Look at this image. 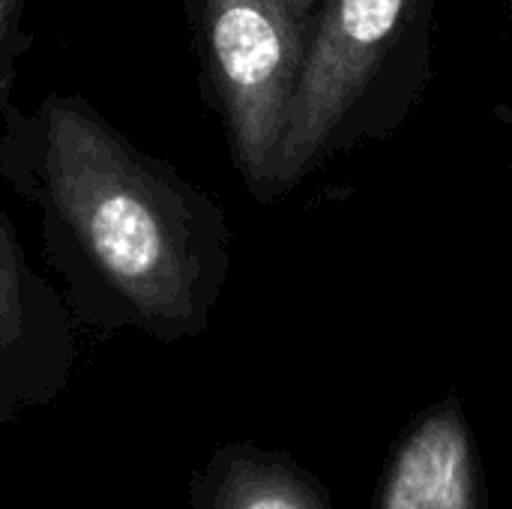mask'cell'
I'll list each match as a JSON object with an SVG mask.
<instances>
[{
	"mask_svg": "<svg viewBox=\"0 0 512 509\" xmlns=\"http://www.w3.org/2000/svg\"><path fill=\"white\" fill-rule=\"evenodd\" d=\"M24 0H0V90L9 81L12 72V54H15V33L21 18Z\"/></svg>",
	"mask_w": 512,
	"mask_h": 509,
	"instance_id": "cell-7",
	"label": "cell"
},
{
	"mask_svg": "<svg viewBox=\"0 0 512 509\" xmlns=\"http://www.w3.org/2000/svg\"><path fill=\"white\" fill-rule=\"evenodd\" d=\"M411 6L414 0H327L321 24L309 36L291 99L276 189L300 180L324 156Z\"/></svg>",
	"mask_w": 512,
	"mask_h": 509,
	"instance_id": "cell-3",
	"label": "cell"
},
{
	"mask_svg": "<svg viewBox=\"0 0 512 509\" xmlns=\"http://www.w3.org/2000/svg\"><path fill=\"white\" fill-rule=\"evenodd\" d=\"M207 72L234 159L258 195L276 192V162L306 57L291 0H201Z\"/></svg>",
	"mask_w": 512,
	"mask_h": 509,
	"instance_id": "cell-2",
	"label": "cell"
},
{
	"mask_svg": "<svg viewBox=\"0 0 512 509\" xmlns=\"http://www.w3.org/2000/svg\"><path fill=\"white\" fill-rule=\"evenodd\" d=\"M189 509H309V498L279 462L225 447L192 477Z\"/></svg>",
	"mask_w": 512,
	"mask_h": 509,
	"instance_id": "cell-6",
	"label": "cell"
},
{
	"mask_svg": "<svg viewBox=\"0 0 512 509\" xmlns=\"http://www.w3.org/2000/svg\"><path fill=\"white\" fill-rule=\"evenodd\" d=\"M0 174L36 210L81 324L156 342L207 327L228 261L216 204L90 102L48 93L6 108Z\"/></svg>",
	"mask_w": 512,
	"mask_h": 509,
	"instance_id": "cell-1",
	"label": "cell"
},
{
	"mask_svg": "<svg viewBox=\"0 0 512 509\" xmlns=\"http://www.w3.org/2000/svg\"><path fill=\"white\" fill-rule=\"evenodd\" d=\"M72 309L24 255L0 210V426L54 405L75 369Z\"/></svg>",
	"mask_w": 512,
	"mask_h": 509,
	"instance_id": "cell-4",
	"label": "cell"
},
{
	"mask_svg": "<svg viewBox=\"0 0 512 509\" xmlns=\"http://www.w3.org/2000/svg\"><path fill=\"white\" fill-rule=\"evenodd\" d=\"M381 509H474V462L456 411H435L399 447Z\"/></svg>",
	"mask_w": 512,
	"mask_h": 509,
	"instance_id": "cell-5",
	"label": "cell"
},
{
	"mask_svg": "<svg viewBox=\"0 0 512 509\" xmlns=\"http://www.w3.org/2000/svg\"><path fill=\"white\" fill-rule=\"evenodd\" d=\"M315 3H318V0H291V6H294V12H297L300 18H306V12H309V9H312Z\"/></svg>",
	"mask_w": 512,
	"mask_h": 509,
	"instance_id": "cell-8",
	"label": "cell"
}]
</instances>
